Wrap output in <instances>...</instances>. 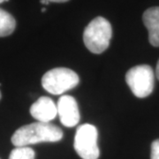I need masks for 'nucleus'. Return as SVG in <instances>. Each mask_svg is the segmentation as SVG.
I'll return each mask as SVG.
<instances>
[{
  "instance_id": "obj_1",
  "label": "nucleus",
  "mask_w": 159,
  "mask_h": 159,
  "mask_svg": "<svg viewBox=\"0 0 159 159\" xmlns=\"http://www.w3.org/2000/svg\"><path fill=\"white\" fill-rule=\"evenodd\" d=\"M63 131L51 123L34 122L15 131L11 142L15 147H29L40 142H57L62 140Z\"/></svg>"
},
{
  "instance_id": "obj_11",
  "label": "nucleus",
  "mask_w": 159,
  "mask_h": 159,
  "mask_svg": "<svg viewBox=\"0 0 159 159\" xmlns=\"http://www.w3.org/2000/svg\"><path fill=\"white\" fill-rule=\"evenodd\" d=\"M150 159H159V139L154 141L151 144Z\"/></svg>"
},
{
  "instance_id": "obj_3",
  "label": "nucleus",
  "mask_w": 159,
  "mask_h": 159,
  "mask_svg": "<svg viewBox=\"0 0 159 159\" xmlns=\"http://www.w3.org/2000/svg\"><path fill=\"white\" fill-rule=\"evenodd\" d=\"M79 76L74 71L57 67L48 71L42 78L43 89L52 95H61L79 84Z\"/></svg>"
},
{
  "instance_id": "obj_13",
  "label": "nucleus",
  "mask_w": 159,
  "mask_h": 159,
  "mask_svg": "<svg viewBox=\"0 0 159 159\" xmlns=\"http://www.w3.org/2000/svg\"><path fill=\"white\" fill-rule=\"evenodd\" d=\"M156 75H157V78L159 80V60L157 65V68H156Z\"/></svg>"
},
{
  "instance_id": "obj_16",
  "label": "nucleus",
  "mask_w": 159,
  "mask_h": 159,
  "mask_svg": "<svg viewBox=\"0 0 159 159\" xmlns=\"http://www.w3.org/2000/svg\"><path fill=\"white\" fill-rule=\"evenodd\" d=\"M46 11V9L45 8H43V9H42V11H43V12H44V11Z\"/></svg>"
},
{
  "instance_id": "obj_6",
  "label": "nucleus",
  "mask_w": 159,
  "mask_h": 159,
  "mask_svg": "<svg viewBox=\"0 0 159 159\" xmlns=\"http://www.w3.org/2000/svg\"><path fill=\"white\" fill-rule=\"evenodd\" d=\"M57 115L60 122L66 127H74L79 123L80 111L74 97L64 95L57 101Z\"/></svg>"
},
{
  "instance_id": "obj_8",
  "label": "nucleus",
  "mask_w": 159,
  "mask_h": 159,
  "mask_svg": "<svg viewBox=\"0 0 159 159\" xmlns=\"http://www.w3.org/2000/svg\"><path fill=\"white\" fill-rule=\"evenodd\" d=\"M142 20L148 29L150 44L159 47V6L150 7L144 11Z\"/></svg>"
},
{
  "instance_id": "obj_10",
  "label": "nucleus",
  "mask_w": 159,
  "mask_h": 159,
  "mask_svg": "<svg viewBox=\"0 0 159 159\" xmlns=\"http://www.w3.org/2000/svg\"><path fill=\"white\" fill-rule=\"evenodd\" d=\"M34 149L29 147H16L11 150L9 159H34Z\"/></svg>"
},
{
  "instance_id": "obj_4",
  "label": "nucleus",
  "mask_w": 159,
  "mask_h": 159,
  "mask_svg": "<svg viewBox=\"0 0 159 159\" xmlns=\"http://www.w3.org/2000/svg\"><path fill=\"white\" fill-rule=\"evenodd\" d=\"M125 81L135 97L144 98L154 89L155 74L148 65H140L131 68L125 74Z\"/></svg>"
},
{
  "instance_id": "obj_15",
  "label": "nucleus",
  "mask_w": 159,
  "mask_h": 159,
  "mask_svg": "<svg viewBox=\"0 0 159 159\" xmlns=\"http://www.w3.org/2000/svg\"><path fill=\"white\" fill-rule=\"evenodd\" d=\"M5 1H9V0H0V4H2V3L5 2Z\"/></svg>"
},
{
  "instance_id": "obj_12",
  "label": "nucleus",
  "mask_w": 159,
  "mask_h": 159,
  "mask_svg": "<svg viewBox=\"0 0 159 159\" xmlns=\"http://www.w3.org/2000/svg\"><path fill=\"white\" fill-rule=\"evenodd\" d=\"M50 3L52 2V3H65V2H67L69 0H48Z\"/></svg>"
},
{
  "instance_id": "obj_2",
  "label": "nucleus",
  "mask_w": 159,
  "mask_h": 159,
  "mask_svg": "<svg viewBox=\"0 0 159 159\" xmlns=\"http://www.w3.org/2000/svg\"><path fill=\"white\" fill-rule=\"evenodd\" d=\"M112 36L111 25L103 17H97L91 20L83 32V42L88 50L100 54L108 49Z\"/></svg>"
},
{
  "instance_id": "obj_5",
  "label": "nucleus",
  "mask_w": 159,
  "mask_h": 159,
  "mask_svg": "<svg viewBox=\"0 0 159 159\" xmlns=\"http://www.w3.org/2000/svg\"><path fill=\"white\" fill-rule=\"evenodd\" d=\"M98 133L90 124L80 125L74 137V149L82 159H98L100 150L97 145Z\"/></svg>"
},
{
  "instance_id": "obj_17",
  "label": "nucleus",
  "mask_w": 159,
  "mask_h": 159,
  "mask_svg": "<svg viewBox=\"0 0 159 159\" xmlns=\"http://www.w3.org/2000/svg\"><path fill=\"white\" fill-rule=\"evenodd\" d=\"M1 97H2V96H1V91H0V99H1Z\"/></svg>"
},
{
  "instance_id": "obj_14",
  "label": "nucleus",
  "mask_w": 159,
  "mask_h": 159,
  "mask_svg": "<svg viewBox=\"0 0 159 159\" xmlns=\"http://www.w3.org/2000/svg\"><path fill=\"white\" fill-rule=\"evenodd\" d=\"M40 3L43 5H49L50 4V2L48 0H40Z\"/></svg>"
},
{
  "instance_id": "obj_9",
  "label": "nucleus",
  "mask_w": 159,
  "mask_h": 159,
  "mask_svg": "<svg viewBox=\"0 0 159 159\" xmlns=\"http://www.w3.org/2000/svg\"><path fill=\"white\" fill-rule=\"evenodd\" d=\"M16 27L15 19L8 11L0 8V37L10 35Z\"/></svg>"
},
{
  "instance_id": "obj_7",
  "label": "nucleus",
  "mask_w": 159,
  "mask_h": 159,
  "mask_svg": "<svg viewBox=\"0 0 159 159\" xmlns=\"http://www.w3.org/2000/svg\"><path fill=\"white\" fill-rule=\"evenodd\" d=\"M32 117L43 123H50L57 115V109L55 102L50 97H42L30 107Z\"/></svg>"
}]
</instances>
